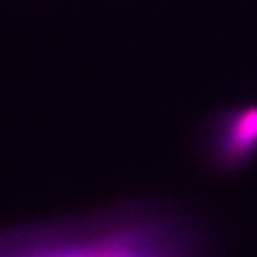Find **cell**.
I'll return each mask as SVG.
<instances>
[{"instance_id":"1","label":"cell","mask_w":257,"mask_h":257,"mask_svg":"<svg viewBox=\"0 0 257 257\" xmlns=\"http://www.w3.org/2000/svg\"><path fill=\"white\" fill-rule=\"evenodd\" d=\"M200 156L220 172L235 171L257 154V105L217 112L204 125L199 141Z\"/></svg>"}]
</instances>
